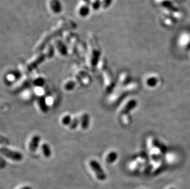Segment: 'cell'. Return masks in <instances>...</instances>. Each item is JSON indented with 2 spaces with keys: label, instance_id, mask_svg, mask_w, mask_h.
Wrapping results in <instances>:
<instances>
[{
  "label": "cell",
  "instance_id": "603a6c76",
  "mask_svg": "<svg viewBox=\"0 0 190 189\" xmlns=\"http://www.w3.org/2000/svg\"><path fill=\"white\" fill-rule=\"evenodd\" d=\"M20 189H31V188L29 186H25V187H24Z\"/></svg>",
  "mask_w": 190,
  "mask_h": 189
},
{
  "label": "cell",
  "instance_id": "52a82bcc",
  "mask_svg": "<svg viewBox=\"0 0 190 189\" xmlns=\"http://www.w3.org/2000/svg\"><path fill=\"white\" fill-rule=\"evenodd\" d=\"M159 82L160 79L156 75L152 74L147 78V79L145 81V84L147 86L150 88H154L157 87L158 84H159Z\"/></svg>",
  "mask_w": 190,
  "mask_h": 189
},
{
  "label": "cell",
  "instance_id": "ba28073f",
  "mask_svg": "<svg viewBox=\"0 0 190 189\" xmlns=\"http://www.w3.org/2000/svg\"><path fill=\"white\" fill-rule=\"evenodd\" d=\"M80 125L82 129L86 130L89 126L90 123V117L87 113H84L80 117Z\"/></svg>",
  "mask_w": 190,
  "mask_h": 189
},
{
  "label": "cell",
  "instance_id": "ffe728a7",
  "mask_svg": "<svg viewBox=\"0 0 190 189\" xmlns=\"http://www.w3.org/2000/svg\"><path fill=\"white\" fill-rule=\"evenodd\" d=\"M46 55V56L47 57H49V58H51L53 56V55H54V50H53V48H52L51 45H49V47H48V49H47Z\"/></svg>",
  "mask_w": 190,
  "mask_h": 189
},
{
  "label": "cell",
  "instance_id": "6da1fadb",
  "mask_svg": "<svg viewBox=\"0 0 190 189\" xmlns=\"http://www.w3.org/2000/svg\"><path fill=\"white\" fill-rule=\"evenodd\" d=\"M1 153L3 155L6 156V158L11 159L15 162H21L23 160L24 156L22 153L10 149L7 147H2L1 148Z\"/></svg>",
  "mask_w": 190,
  "mask_h": 189
},
{
  "label": "cell",
  "instance_id": "e0dca14e",
  "mask_svg": "<svg viewBox=\"0 0 190 189\" xmlns=\"http://www.w3.org/2000/svg\"><path fill=\"white\" fill-rule=\"evenodd\" d=\"M72 118L70 115H65L62 118L61 122L63 125L69 126L72 121Z\"/></svg>",
  "mask_w": 190,
  "mask_h": 189
},
{
  "label": "cell",
  "instance_id": "9c48e42d",
  "mask_svg": "<svg viewBox=\"0 0 190 189\" xmlns=\"http://www.w3.org/2000/svg\"><path fill=\"white\" fill-rule=\"evenodd\" d=\"M118 157V154L115 151L109 152L105 157V161L108 164H112L115 163Z\"/></svg>",
  "mask_w": 190,
  "mask_h": 189
},
{
  "label": "cell",
  "instance_id": "44dd1931",
  "mask_svg": "<svg viewBox=\"0 0 190 189\" xmlns=\"http://www.w3.org/2000/svg\"><path fill=\"white\" fill-rule=\"evenodd\" d=\"M99 5H100V3H99V0H96L95 1L93 4H92V6L93 8H94L95 9H97L98 8H99Z\"/></svg>",
  "mask_w": 190,
  "mask_h": 189
},
{
  "label": "cell",
  "instance_id": "7402d4cb",
  "mask_svg": "<svg viewBox=\"0 0 190 189\" xmlns=\"http://www.w3.org/2000/svg\"><path fill=\"white\" fill-rule=\"evenodd\" d=\"M112 0H104V2H103V6L105 8H106V6L109 5V4L111 3V2H112Z\"/></svg>",
  "mask_w": 190,
  "mask_h": 189
},
{
  "label": "cell",
  "instance_id": "5bb4252c",
  "mask_svg": "<svg viewBox=\"0 0 190 189\" xmlns=\"http://www.w3.org/2000/svg\"><path fill=\"white\" fill-rule=\"evenodd\" d=\"M57 49H59V52H60L61 54H62L63 55H67V47L61 41H57Z\"/></svg>",
  "mask_w": 190,
  "mask_h": 189
},
{
  "label": "cell",
  "instance_id": "ac0fdd59",
  "mask_svg": "<svg viewBox=\"0 0 190 189\" xmlns=\"http://www.w3.org/2000/svg\"><path fill=\"white\" fill-rule=\"evenodd\" d=\"M76 87V82L73 81H69L65 83L64 85V88L67 91H71Z\"/></svg>",
  "mask_w": 190,
  "mask_h": 189
},
{
  "label": "cell",
  "instance_id": "5b68a950",
  "mask_svg": "<svg viewBox=\"0 0 190 189\" xmlns=\"http://www.w3.org/2000/svg\"><path fill=\"white\" fill-rule=\"evenodd\" d=\"M179 44L181 47H190V33L183 32L180 34L179 38Z\"/></svg>",
  "mask_w": 190,
  "mask_h": 189
},
{
  "label": "cell",
  "instance_id": "30bf717a",
  "mask_svg": "<svg viewBox=\"0 0 190 189\" xmlns=\"http://www.w3.org/2000/svg\"><path fill=\"white\" fill-rule=\"evenodd\" d=\"M41 150L43 153V155L46 158H49L52 155V150L50 146L47 143H43L41 146Z\"/></svg>",
  "mask_w": 190,
  "mask_h": 189
},
{
  "label": "cell",
  "instance_id": "3957f363",
  "mask_svg": "<svg viewBox=\"0 0 190 189\" xmlns=\"http://www.w3.org/2000/svg\"><path fill=\"white\" fill-rule=\"evenodd\" d=\"M46 55L44 54H40L38 55L32 61H31L30 63L27 65V70L30 72L32 71L34 69H36L39 65L44 61L46 57Z\"/></svg>",
  "mask_w": 190,
  "mask_h": 189
},
{
  "label": "cell",
  "instance_id": "7c38bea8",
  "mask_svg": "<svg viewBox=\"0 0 190 189\" xmlns=\"http://www.w3.org/2000/svg\"><path fill=\"white\" fill-rule=\"evenodd\" d=\"M164 23L167 26H173L174 23H176V20L173 19L172 17L168 16V15H164L162 16Z\"/></svg>",
  "mask_w": 190,
  "mask_h": 189
},
{
  "label": "cell",
  "instance_id": "7a4b0ae2",
  "mask_svg": "<svg viewBox=\"0 0 190 189\" xmlns=\"http://www.w3.org/2000/svg\"><path fill=\"white\" fill-rule=\"evenodd\" d=\"M89 165L92 170L94 172L97 178L101 181H105L106 179V173L101 166L100 164L95 160H92L89 162Z\"/></svg>",
  "mask_w": 190,
  "mask_h": 189
},
{
  "label": "cell",
  "instance_id": "2e32d148",
  "mask_svg": "<svg viewBox=\"0 0 190 189\" xmlns=\"http://www.w3.org/2000/svg\"><path fill=\"white\" fill-rule=\"evenodd\" d=\"M46 83V81L43 77H39L33 81V84L38 87H43Z\"/></svg>",
  "mask_w": 190,
  "mask_h": 189
},
{
  "label": "cell",
  "instance_id": "277c9868",
  "mask_svg": "<svg viewBox=\"0 0 190 189\" xmlns=\"http://www.w3.org/2000/svg\"><path fill=\"white\" fill-rule=\"evenodd\" d=\"M137 106V101L135 100H131L127 103L122 108L120 111L121 115H125L129 114L134 110Z\"/></svg>",
  "mask_w": 190,
  "mask_h": 189
},
{
  "label": "cell",
  "instance_id": "4fadbf2b",
  "mask_svg": "<svg viewBox=\"0 0 190 189\" xmlns=\"http://www.w3.org/2000/svg\"><path fill=\"white\" fill-rule=\"evenodd\" d=\"M51 6L54 12H60L61 10V6L60 3L57 0H51Z\"/></svg>",
  "mask_w": 190,
  "mask_h": 189
},
{
  "label": "cell",
  "instance_id": "d6986e66",
  "mask_svg": "<svg viewBox=\"0 0 190 189\" xmlns=\"http://www.w3.org/2000/svg\"><path fill=\"white\" fill-rule=\"evenodd\" d=\"M89 9L86 6H82L81 8V9H80V13L81 15H83V16H85L88 13H89Z\"/></svg>",
  "mask_w": 190,
  "mask_h": 189
},
{
  "label": "cell",
  "instance_id": "8992f818",
  "mask_svg": "<svg viewBox=\"0 0 190 189\" xmlns=\"http://www.w3.org/2000/svg\"><path fill=\"white\" fill-rule=\"evenodd\" d=\"M41 138L38 135H34L31 138V140L28 144L29 150L31 152H34L36 150L37 148L39 146V144L40 143Z\"/></svg>",
  "mask_w": 190,
  "mask_h": 189
},
{
  "label": "cell",
  "instance_id": "9a60e30c",
  "mask_svg": "<svg viewBox=\"0 0 190 189\" xmlns=\"http://www.w3.org/2000/svg\"><path fill=\"white\" fill-rule=\"evenodd\" d=\"M80 123V120L76 117H74L72 119V121H71L70 125L68 126L69 129L71 130H74L78 127V126L79 125V124Z\"/></svg>",
  "mask_w": 190,
  "mask_h": 189
},
{
  "label": "cell",
  "instance_id": "8fae6325",
  "mask_svg": "<svg viewBox=\"0 0 190 189\" xmlns=\"http://www.w3.org/2000/svg\"><path fill=\"white\" fill-rule=\"evenodd\" d=\"M38 103L40 108V110L43 113H46L47 111H48V110H47L48 109V107H47L45 98L44 97H40L38 100Z\"/></svg>",
  "mask_w": 190,
  "mask_h": 189
}]
</instances>
